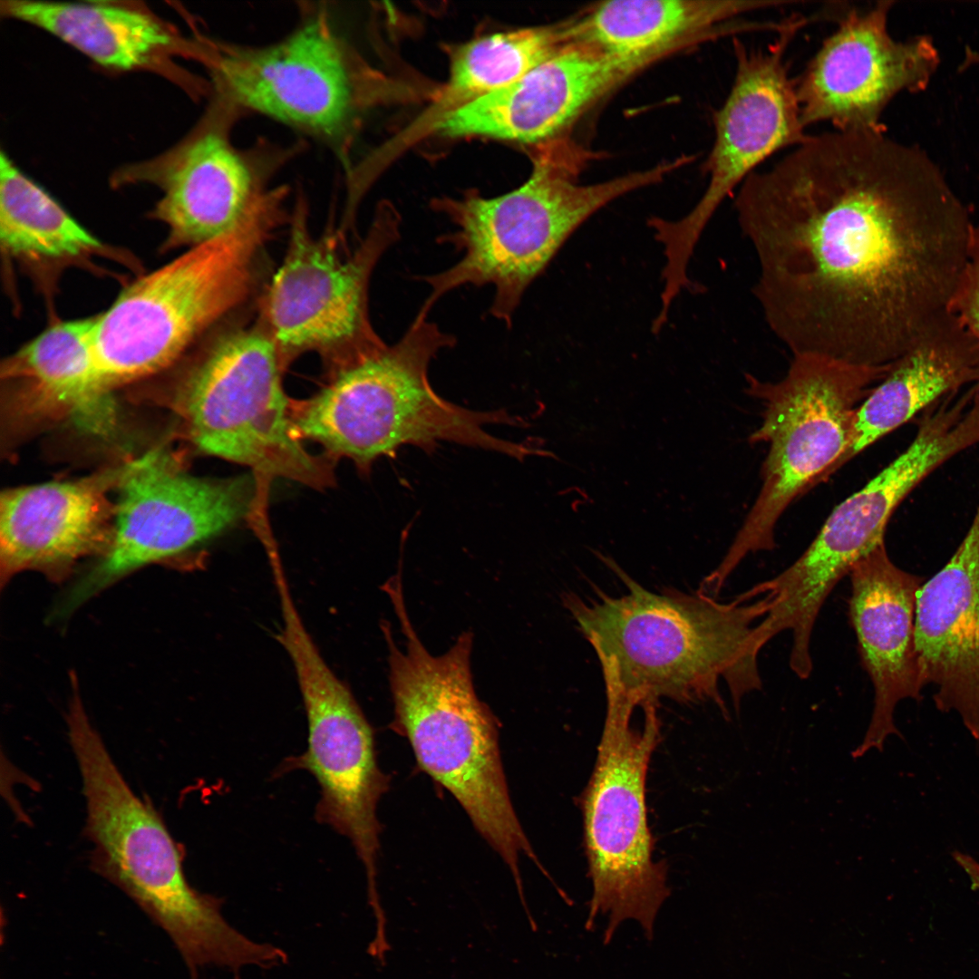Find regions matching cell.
<instances>
[{"label": "cell", "mask_w": 979, "mask_h": 979, "mask_svg": "<svg viewBox=\"0 0 979 979\" xmlns=\"http://www.w3.org/2000/svg\"><path fill=\"white\" fill-rule=\"evenodd\" d=\"M751 289L794 354L885 366L948 305L973 221L938 167L885 131L808 139L741 185Z\"/></svg>", "instance_id": "1"}, {"label": "cell", "mask_w": 979, "mask_h": 979, "mask_svg": "<svg viewBox=\"0 0 979 979\" xmlns=\"http://www.w3.org/2000/svg\"><path fill=\"white\" fill-rule=\"evenodd\" d=\"M620 573L623 596L564 599L599 659L606 693L635 708L661 698L711 701L728 719L722 678L738 714L742 697L761 688L754 628L770 612V597L721 603L699 591L654 593Z\"/></svg>", "instance_id": "2"}, {"label": "cell", "mask_w": 979, "mask_h": 979, "mask_svg": "<svg viewBox=\"0 0 979 979\" xmlns=\"http://www.w3.org/2000/svg\"><path fill=\"white\" fill-rule=\"evenodd\" d=\"M85 800L84 834L92 869L128 895L170 937L190 979L206 965L236 975L261 956V945L223 917V900L188 881L184 849L150 800L137 795L91 722L81 698L66 714Z\"/></svg>", "instance_id": "3"}, {"label": "cell", "mask_w": 979, "mask_h": 979, "mask_svg": "<svg viewBox=\"0 0 979 979\" xmlns=\"http://www.w3.org/2000/svg\"><path fill=\"white\" fill-rule=\"evenodd\" d=\"M455 343L436 324L415 317L393 345L327 373L325 385L311 397L292 399L290 416L298 437L319 443L334 460H352L363 474L404 445L429 452L439 442L450 441L518 460L531 455L530 445L484 430L487 424L515 426L523 421L504 410L463 408L431 388V360Z\"/></svg>", "instance_id": "4"}, {"label": "cell", "mask_w": 979, "mask_h": 979, "mask_svg": "<svg viewBox=\"0 0 979 979\" xmlns=\"http://www.w3.org/2000/svg\"><path fill=\"white\" fill-rule=\"evenodd\" d=\"M539 145L531 175L520 187L494 198L470 190L460 199L431 202L454 228L438 241L451 245L461 257L450 268L422 277L431 293L418 316L427 317L438 299L455 288L491 285L490 313L509 326L527 288L589 217L664 176L655 166L583 185L577 181L579 152L551 140Z\"/></svg>", "instance_id": "5"}, {"label": "cell", "mask_w": 979, "mask_h": 979, "mask_svg": "<svg viewBox=\"0 0 979 979\" xmlns=\"http://www.w3.org/2000/svg\"><path fill=\"white\" fill-rule=\"evenodd\" d=\"M398 619L405 652L397 647L390 625L382 627L394 706L393 727L408 739L420 768L458 800L521 892L519 856L542 867L512 806L495 717L474 690L472 634L461 633L449 651L433 656L408 614Z\"/></svg>", "instance_id": "6"}, {"label": "cell", "mask_w": 979, "mask_h": 979, "mask_svg": "<svg viewBox=\"0 0 979 979\" xmlns=\"http://www.w3.org/2000/svg\"><path fill=\"white\" fill-rule=\"evenodd\" d=\"M286 198L272 193L233 229L139 277L93 317V358L108 391L169 368L249 297Z\"/></svg>", "instance_id": "7"}, {"label": "cell", "mask_w": 979, "mask_h": 979, "mask_svg": "<svg viewBox=\"0 0 979 979\" xmlns=\"http://www.w3.org/2000/svg\"><path fill=\"white\" fill-rule=\"evenodd\" d=\"M285 370L258 318L206 342L185 365L173 393L189 441L203 454L247 467L264 501L274 479L315 490L335 480V460L310 452L294 428Z\"/></svg>", "instance_id": "8"}, {"label": "cell", "mask_w": 979, "mask_h": 979, "mask_svg": "<svg viewBox=\"0 0 979 979\" xmlns=\"http://www.w3.org/2000/svg\"><path fill=\"white\" fill-rule=\"evenodd\" d=\"M890 364L858 365L813 354H794L776 382L747 374V393L763 406L750 441L768 445L761 488L719 566L707 581L722 589L751 553L775 548V528L788 506L833 473L848 451L857 412Z\"/></svg>", "instance_id": "9"}, {"label": "cell", "mask_w": 979, "mask_h": 979, "mask_svg": "<svg viewBox=\"0 0 979 979\" xmlns=\"http://www.w3.org/2000/svg\"><path fill=\"white\" fill-rule=\"evenodd\" d=\"M594 770L581 796L584 843L592 883L586 929L607 916L604 944L620 924L637 921L648 940L656 916L670 896L665 863L654 860L646 810V777L660 742L655 703L643 706L635 728V707L608 698Z\"/></svg>", "instance_id": "10"}, {"label": "cell", "mask_w": 979, "mask_h": 979, "mask_svg": "<svg viewBox=\"0 0 979 979\" xmlns=\"http://www.w3.org/2000/svg\"><path fill=\"white\" fill-rule=\"evenodd\" d=\"M400 230L398 212L383 203L351 251L339 229L311 234L305 203L296 202L288 247L259 316L286 369L302 354L315 352L329 373L386 345L371 324L368 293L375 266Z\"/></svg>", "instance_id": "11"}, {"label": "cell", "mask_w": 979, "mask_h": 979, "mask_svg": "<svg viewBox=\"0 0 979 979\" xmlns=\"http://www.w3.org/2000/svg\"><path fill=\"white\" fill-rule=\"evenodd\" d=\"M109 541L97 561L54 606L64 620L132 572L194 551L244 519L267 523L255 476L199 478L163 449L121 467Z\"/></svg>", "instance_id": "12"}, {"label": "cell", "mask_w": 979, "mask_h": 979, "mask_svg": "<svg viewBox=\"0 0 979 979\" xmlns=\"http://www.w3.org/2000/svg\"><path fill=\"white\" fill-rule=\"evenodd\" d=\"M210 60L218 99L309 135L346 162L373 79L327 13L314 11L267 45L218 44Z\"/></svg>", "instance_id": "13"}, {"label": "cell", "mask_w": 979, "mask_h": 979, "mask_svg": "<svg viewBox=\"0 0 979 979\" xmlns=\"http://www.w3.org/2000/svg\"><path fill=\"white\" fill-rule=\"evenodd\" d=\"M809 19L789 18L766 50H750L733 39L736 70L731 91L715 112L713 146L705 170L709 182L695 207L678 220L652 218L648 226L663 246L664 271L673 278L687 267L703 231L732 191L774 153L797 147L809 135L803 124L795 80L788 72L786 51Z\"/></svg>", "instance_id": "14"}, {"label": "cell", "mask_w": 979, "mask_h": 979, "mask_svg": "<svg viewBox=\"0 0 979 979\" xmlns=\"http://www.w3.org/2000/svg\"><path fill=\"white\" fill-rule=\"evenodd\" d=\"M296 678L307 719V747L280 770H305L316 780L320 797L315 817L351 841L364 867L369 903L378 908L377 805L388 779L378 766L372 727L326 662L304 664Z\"/></svg>", "instance_id": "15"}, {"label": "cell", "mask_w": 979, "mask_h": 979, "mask_svg": "<svg viewBox=\"0 0 979 979\" xmlns=\"http://www.w3.org/2000/svg\"><path fill=\"white\" fill-rule=\"evenodd\" d=\"M893 3L850 8L795 80L801 120L839 131H884L881 115L903 91L926 87L938 63L928 37L897 41L887 29Z\"/></svg>", "instance_id": "16"}, {"label": "cell", "mask_w": 979, "mask_h": 979, "mask_svg": "<svg viewBox=\"0 0 979 979\" xmlns=\"http://www.w3.org/2000/svg\"><path fill=\"white\" fill-rule=\"evenodd\" d=\"M237 110L217 99L208 120L170 157L158 179L162 196L152 217L168 230L163 248L192 247L233 229L276 188L271 174L293 150L268 144L237 147Z\"/></svg>", "instance_id": "17"}, {"label": "cell", "mask_w": 979, "mask_h": 979, "mask_svg": "<svg viewBox=\"0 0 979 979\" xmlns=\"http://www.w3.org/2000/svg\"><path fill=\"white\" fill-rule=\"evenodd\" d=\"M665 51L620 54L567 44L516 82L446 116L439 130L543 143Z\"/></svg>", "instance_id": "18"}, {"label": "cell", "mask_w": 979, "mask_h": 979, "mask_svg": "<svg viewBox=\"0 0 979 979\" xmlns=\"http://www.w3.org/2000/svg\"><path fill=\"white\" fill-rule=\"evenodd\" d=\"M849 576V617L875 692L868 728L851 753L858 759L872 749L882 752L889 735L903 738L894 722L895 708L902 700L923 698L915 613L924 580L897 567L885 543L860 559Z\"/></svg>", "instance_id": "19"}, {"label": "cell", "mask_w": 979, "mask_h": 979, "mask_svg": "<svg viewBox=\"0 0 979 979\" xmlns=\"http://www.w3.org/2000/svg\"><path fill=\"white\" fill-rule=\"evenodd\" d=\"M121 468L73 480L9 489L0 499V580L36 571L62 581L87 556L105 548L113 509L107 490Z\"/></svg>", "instance_id": "20"}, {"label": "cell", "mask_w": 979, "mask_h": 979, "mask_svg": "<svg viewBox=\"0 0 979 979\" xmlns=\"http://www.w3.org/2000/svg\"><path fill=\"white\" fill-rule=\"evenodd\" d=\"M915 642L924 685L979 744V505L962 542L916 593Z\"/></svg>", "instance_id": "21"}, {"label": "cell", "mask_w": 979, "mask_h": 979, "mask_svg": "<svg viewBox=\"0 0 979 979\" xmlns=\"http://www.w3.org/2000/svg\"><path fill=\"white\" fill-rule=\"evenodd\" d=\"M93 317L58 322L3 363L1 377L15 409L35 419L68 418L86 432L105 436L116 424L111 396L92 353Z\"/></svg>", "instance_id": "22"}, {"label": "cell", "mask_w": 979, "mask_h": 979, "mask_svg": "<svg viewBox=\"0 0 979 979\" xmlns=\"http://www.w3.org/2000/svg\"><path fill=\"white\" fill-rule=\"evenodd\" d=\"M979 383V344L945 312L895 360L859 406L851 444L837 470L940 400Z\"/></svg>", "instance_id": "23"}, {"label": "cell", "mask_w": 979, "mask_h": 979, "mask_svg": "<svg viewBox=\"0 0 979 979\" xmlns=\"http://www.w3.org/2000/svg\"><path fill=\"white\" fill-rule=\"evenodd\" d=\"M792 1L614 0L563 22L566 44L620 53L675 52L729 34L772 31L771 22H737L742 15L799 5Z\"/></svg>", "instance_id": "24"}, {"label": "cell", "mask_w": 979, "mask_h": 979, "mask_svg": "<svg viewBox=\"0 0 979 979\" xmlns=\"http://www.w3.org/2000/svg\"><path fill=\"white\" fill-rule=\"evenodd\" d=\"M943 464L937 445L924 436L909 445L863 488L840 502L791 565L795 581L809 594L827 596L873 549L885 543L897 506Z\"/></svg>", "instance_id": "25"}, {"label": "cell", "mask_w": 979, "mask_h": 979, "mask_svg": "<svg viewBox=\"0 0 979 979\" xmlns=\"http://www.w3.org/2000/svg\"><path fill=\"white\" fill-rule=\"evenodd\" d=\"M2 15L41 28L101 66L131 70L170 45V31L151 15L109 2L14 0Z\"/></svg>", "instance_id": "26"}, {"label": "cell", "mask_w": 979, "mask_h": 979, "mask_svg": "<svg viewBox=\"0 0 979 979\" xmlns=\"http://www.w3.org/2000/svg\"><path fill=\"white\" fill-rule=\"evenodd\" d=\"M2 248L27 262L73 261L102 253V244L5 151L0 155Z\"/></svg>", "instance_id": "27"}, {"label": "cell", "mask_w": 979, "mask_h": 979, "mask_svg": "<svg viewBox=\"0 0 979 979\" xmlns=\"http://www.w3.org/2000/svg\"><path fill=\"white\" fill-rule=\"evenodd\" d=\"M566 45L562 22L498 33L459 47L450 75L438 95L441 121L466 104L501 89L528 73Z\"/></svg>", "instance_id": "28"}, {"label": "cell", "mask_w": 979, "mask_h": 979, "mask_svg": "<svg viewBox=\"0 0 979 979\" xmlns=\"http://www.w3.org/2000/svg\"><path fill=\"white\" fill-rule=\"evenodd\" d=\"M948 312L959 319L979 344V218L972 226L966 262L951 297Z\"/></svg>", "instance_id": "29"}, {"label": "cell", "mask_w": 979, "mask_h": 979, "mask_svg": "<svg viewBox=\"0 0 979 979\" xmlns=\"http://www.w3.org/2000/svg\"><path fill=\"white\" fill-rule=\"evenodd\" d=\"M955 863L966 873L971 887L979 890V862L972 856L958 850L952 852Z\"/></svg>", "instance_id": "30"}]
</instances>
